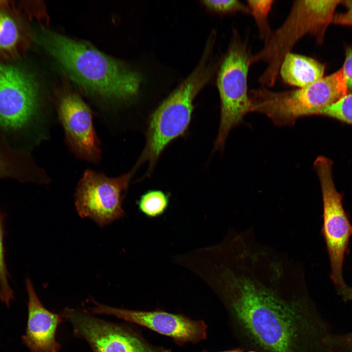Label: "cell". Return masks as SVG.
Listing matches in <instances>:
<instances>
[{"instance_id":"cell-1","label":"cell","mask_w":352,"mask_h":352,"mask_svg":"<svg viewBox=\"0 0 352 352\" xmlns=\"http://www.w3.org/2000/svg\"><path fill=\"white\" fill-rule=\"evenodd\" d=\"M213 288L244 351L324 352L328 336L317 310L306 296H285L246 279L218 284Z\"/></svg>"},{"instance_id":"cell-2","label":"cell","mask_w":352,"mask_h":352,"mask_svg":"<svg viewBox=\"0 0 352 352\" xmlns=\"http://www.w3.org/2000/svg\"><path fill=\"white\" fill-rule=\"evenodd\" d=\"M67 75L88 91L103 98L126 101L137 93L141 75L90 45L44 31L40 39Z\"/></svg>"},{"instance_id":"cell-3","label":"cell","mask_w":352,"mask_h":352,"mask_svg":"<svg viewBox=\"0 0 352 352\" xmlns=\"http://www.w3.org/2000/svg\"><path fill=\"white\" fill-rule=\"evenodd\" d=\"M213 47L211 44H206L195 69L152 114L139 163L148 161L150 168H152L165 147L187 130L194 109V100L210 81L217 68L213 59Z\"/></svg>"},{"instance_id":"cell-4","label":"cell","mask_w":352,"mask_h":352,"mask_svg":"<svg viewBox=\"0 0 352 352\" xmlns=\"http://www.w3.org/2000/svg\"><path fill=\"white\" fill-rule=\"evenodd\" d=\"M343 0H300L293 2L286 18L264 42L262 49L252 55L250 64L266 63V68L258 78L263 87H273L285 56L306 35L314 37L317 44L323 43L327 27L333 22L336 7Z\"/></svg>"},{"instance_id":"cell-5","label":"cell","mask_w":352,"mask_h":352,"mask_svg":"<svg viewBox=\"0 0 352 352\" xmlns=\"http://www.w3.org/2000/svg\"><path fill=\"white\" fill-rule=\"evenodd\" d=\"M39 88L22 66L0 62V134L40 142L47 137ZM6 138V137H5Z\"/></svg>"},{"instance_id":"cell-6","label":"cell","mask_w":352,"mask_h":352,"mask_svg":"<svg viewBox=\"0 0 352 352\" xmlns=\"http://www.w3.org/2000/svg\"><path fill=\"white\" fill-rule=\"evenodd\" d=\"M348 93L340 68L303 88L276 91L262 87L251 90V112L266 115L278 127L292 126L300 118L319 115L322 110Z\"/></svg>"},{"instance_id":"cell-7","label":"cell","mask_w":352,"mask_h":352,"mask_svg":"<svg viewBox=\"0 0 352 352\" xmlns=\"http://www.w3.org/2000/svg\"><path fill=\"white\" fill-rule=\"evenodd\" d=\"M252 55L246 42L234 29L217 77L220 118L215 150L223 149L230 131L242 124L244 116L251 112L247 76Z\"/></svg>"},{"instance_id":"cell-8","label":"cell","mask_w":352,"mask_h":352,"mask_svg":"<svg viewBox=\"0 0 352 352\" xmlns=\"http://www.w3.org/2000/svg\"><path fill=\"white\" fill-rule=\"evenodd\" d=\"M332 161L319 156L314 162L323 198L322 233L326 242L330 264V278L341 295L348 286L343 276L345 257L349 252L352 225L342 203L343 195L335 188L332 176Z\"/></svg>"},{"instance_id":"cell-9","label":"cell","mask_w":352,"mask_h":352,"mask_svg":"<svg viewBox=\"0 0 352 352\" xmlns=\"http://www.w3.org/2000/svg\"><path fill=\"white\" fill-rule=\"evenodd\" d=\"M132 173L109 177L102 173L86 170L75 193V206L79 215L92 219L101 227L122 218L124 194Z\"/></svg>"},{"instance_id":"cell-10","label":"cell","mask_w":352,"mask_h":352,"mask_svg":"<svg viewBox=\"0 0 352 352\" xmlns=\"http://www.w3.org/2000/svg\"><path fill=\"white\" fill-rule=\"evenodd\" d=\"M72 325L75 336L85 340L93 352H171L149 343L132 329L66 308L61 313Z\"/></svg>"},{"instance_id":"cell-11","label":"cell","mask_w":352,"mask_h":352,"mask_svg":"<svg viewBox=\"0 0 352 352\" xmlns=\"http://www.w3.org/2000/svg\"><path fill=\"white\" fill-rule=\"evenodd\" d=\"M93 314L114 316L171 338L176 344H197L207 338L208 326L201 320H193L182 314L161 309L131 310L104 305L93 301Z\"/></svg>"},{"instance_id":"cell-12","label":"cell","mask_w":352,"mask_h":352,"mask_svg":"<svg viewBox=\"0 0 352 352\" xmlns=\"http://www.w3.org/2000/svg\"><path fill=\"white\" fill-rule=\"evenodd\" d=\"M58 113L71 152L81 159L98 163L101 158L100 143L88 105L76 94L66 92L59 99Z\"/></svg>"},{"instance_id":"cell-13","label":"cell","mask_w":352,"mask_h":352,"mask_svg":"<svg viewBox=\"0 0 352 352\" xmlns=\"http://www.w3.org/2000/svg\"><path fill=\"white\" fill-rule=\"evenodd\" d=\"M28 294V318L23 343L30 352H59L61 345L56 339L62 315L46 309L41 303L29 278L25 281Z\"/></svg>"},{"instance_id":"cell-14","label":"cell","mask_w":352,"mask_h":352,"mask_svg":"<svg viewBox=\"0 0 352 352\" xmlns=\"http://www.w3.org/2000/svg\"><path fill=\"white\" fill-rule=\"evenodd\" d=\"M12 178L22 182L46 184L50 178L23 149L16 148L0 134V179Z\"/></svg>"},{"instance_id":"cell-15","label":"cell","mask_w":352,"mask_h":352,"mask_svg":"<svg viewBox=\"0 0 352 352\" xmlns=\"http://www.w3.org/2000/svg\"><path fill=\"white\" fill-rule=\"evenodd\" d=\"M325 68L316 59L291 52L284 57L279 75L286 84L303 88L323 78Z\"/></svg>"},{"instance_id":"cell-16","label":"cell","mask_w":352,"mask_h":352,"mask_svg":"<svg viewBox=\"0 0 352 352\" xmlns=\"http://www.w3.org/2000/svg\"><path fill=\"white\" fill-rule=\"evenodd\" d=\"M7 3L0 7V55L14 58L26 47L27 36L22 21L7 9Z\"/></svg>"},{"instance_id":"cell-17","label":"cell","mask_w":352,"mask_h":352,"mask_svg":"<svg viewBox=\"0 0 352 352\" xmlns=\"http://www.w3.org/2000/svg\"><path fill=\"white\" fill-rule=\"evenodd\" d=\"M249 14L253 18L261 38L265 42L270 36L272 30L268 21L269 13L274 1L273 0H247Z\"/></svg>"},{"instance_id":"cell-18","label":"cell","mask_w":352,"mask_h":352,"mask_svg":"<svg viewBox=\"0 0 352 352\" xmlns=\"http://www.w3.org/2000/svg\"><path fill=\"white\" fill-rule=\"evenodd\" d=\"M169 202V197L163 191L153 190L141 196L138 205L140 211L145 216L155 218L164 213Z\"/></svg>"},{"instance_id":"cell-19","label":"cell","mask_w":352,"mask_h":352,"mask_svg":"<svg viewBox=\"0 0 352 352\" xmlns=\"http://www.w3.org/2000/svg\"><path fill=\"white\" fill-rule=\"evenodd\" d=\"M5 214L0 210V299L7 307L14 299V293L8 281L9 274L5 260L4 244Z\"/></svg>"},{"instance_id":"cell-20","label":"cell","mask_w":352,"mask_h":352,"mask_svg":"<svg viewBox=\"0 0 352 352\" xmlns=\"http://www.w3.org/2000/svg\"><path fill=\"white\" fill-rule=\"evenodd\" d=\"M323 115L352 126V93L343 97L320 112Z\"/></svg>"},{"instance_id":"cell-21","label":"cell","mask_w":352,"mask_h":352,"mask_svg":"<svg viewBox=\"0 0 352 352\" xmlns=\"http://www.w3.org/2000/svg\"><path fill=\"white\" fill-rule=\"evenodd\" d=\"M202 2L209 10L220 14H249L247 5L238 0H205Z\"/></svg>"},{"instance_id":"cell-22","label":"cell","mask_w":352,"mask_h":352,"mask_svg":"<svg viewBox=\"0 0 352 352\" xmlns=\"http://www.w3.org/2000/svg\"><path fill=\"white\" fill-rule=\"evenodd\" d=\"M341 68L346 80L348 92L352 93V47L346 49L345 61Z\"/></svg>"},{"instance_id":"cell-23","label":"cell","mask_w":352,"mask_h":352,"mask_svg":"<svg viewBox=\"0 0 352 352\" xmlns=\"http://www.w3.org/2000/svg\"><path fill=\"white\" fill-rule=\"evenodd\" d=\"M346 10L343 13L334 15L333 23L337 24L352 26V0L343 2Z\"/></svg>"},{"instance_id":"cell-24","label":"cell","mask_w":352,"mask_h":352,"mask_svg":"<svg viewBox=\"0 0 352 352\" xmlns=\"http://www.w3.org/2000/svg\"><path fill=\"white\" fill-rule=\"evenodd\" d=\"M337 345H341V348L345 349L347 352H352V333L345 336L341 337L336 340Z\"/></svg>"},{"instance_id":"cell-25","label":"cell","mask_w":352,"mask_h":352,"mask_svg":"<svg viewBox=\"0 0 352 352\" xmlns=\"http://www.w3.org/2000/svg\"><path fill=\"white\" fill-rule=\"evenodd\" d=\"M343 297L346 300L352 299V287H348L344 293L342 294Z\"/></svg>"},{"instance_id":"cell-26","label":"cell","mask_w":352,"mask_h":352,"mask_svg":"<svg viewBox=\"0 0 352 352\" xmlns=\"http://www.w3.org/2000/svg\"><path fill=\"white\" fill-rule=\"evenodd\" d=\"M241 349H242V348L241 347H238V348H234V349H230V350L220 351V352H239ZM200 352H208L205 350H204Z\"/></svg>"},{"instance_id":"cell-27","label":"cell","mask_w":352,"mask_h":352,"mask_svg":"<svg viewBox=\"0 0 352 352\" xmlns=\"http://www.w3.org/2000/svg\"><path fill=\"white\" fill-rule=\"evenodd\" d=\"M239 352H257L253 351V350L244 351V350L242 349Z\"/></svg>"}]
</instances>
